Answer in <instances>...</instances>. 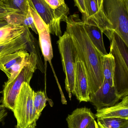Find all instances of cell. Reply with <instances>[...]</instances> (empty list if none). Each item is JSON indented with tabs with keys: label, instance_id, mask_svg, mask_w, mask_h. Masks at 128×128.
<instances>
[{
	"label": "cell",
	"instance_id": "34",
	"mask_svg": "<svg viewBox=\"0 0 128 128\" xmlns=\"http://www.w3.org/2000/svg\"><path fill=\"white\" fill-rule=\"evenodd\" d=\"M16 128H19V126H18L17 125L16 126Z\"/></svg>",
	"mask_w": 128,
	"mask_h": 128
},
{
	"label": "cell",
	"instance_id": "16",
	"mask_svg": "<svg viewBox=\"0 0 128 128\" xmlns=\"http://www.w3.org/2000/svg\"><path fill=\"white\" fill-rule=\"evenodd\" d=\"M39 43L44 58L45 62H48L50 64L52 70H53L52 64V60L53 57V51L51 43L50 34L48 28L38 31Z\"/></svg>",
	"mask_w": 128,
	"mask_h": 128
},
{
	"label": "cell",
	"instance_id": "22",
	"mask_svg": "<svg viewBox=\"0 0 128 128\" xmlns=\"http://www.w3.org/2000/svg\"><path fill=\"white\" fill-rule=\"evenodd\" d=\"M5 3L11 8L18 10L19 12H28L29 6L27 0H6Z\"/></svg>",
	"mask_w": 128,
	"mask_h": 128
},
{
	"label": "cell",
	"instance_id": "12",
	"mask_svg": "<svg viewBox=\"0 0 128 128\" xmlns=\"http://www.w3.org/2000/svg\"><path fill=\"white\" fill-rule=\"evenodd\" d=\"M95 118L90 108L84 107L74 110L66 120L69 128H86Z\"/></svg>",
	"mask_w": 128,
	"mask_h": 128
},
{
	"label": "cell",
	"instance_id": "6",
	"mask_svg": "<svg viewBox=\"0 0 128 128\" xmlns=\"http://www.w3.org/2000/svg\"><path fill=\"white\" fill-rule=\"evenodd\" d=\"M59 38L57 43L61 55L63 71L65 74V88L71 100L74 87L77 54L72 38L67 32L65 31Z\"/></svg>",
	"mask_w": 128,
	"mask_h": 128
},
{
	"label": "cell",
	"instance_id": "26",
	"mask_svg": "<svg viewBox=\"0 0 128 128\" xmlns=\"http://www.w3.org/2000/svg\"><path fill=\"white\" fill-rule=\"evenodd\" d=\"M75 5L78 8L80 12L82 14L85 13L84 0H74Z\"/></svg>",
	"mask_w": 128,
	"mask_h": 128
},
{
	"label": "cell",
	"instance_id": "33",
	"mask_svg": "<svg viewBox=\"0 0 128 128\" xmlns=\"http://www.w3.org/2000/svg\"><path fill=\"white\" fill-rule=\"evenodd\" d=\"M1 0L2 1L4 2L5 3V2H6V0Z\"/></svg>",
	"mask_w": 128,
	"mask_h": 128
},
{
	"label": "cell",
	"instance_id": "9",
	"mask_svg": "<svg viewBox=\"0 0 128 128\" xmlns=\"http://www.w3.org/2000/svg\"><path fill=\"white\" fill-rule=\"evenodd\" d=\"M120 100L115 87L105 80L95 92L89 95V102L97 110L113 106Z\"/></svg>",
	"mask_w": 128,
	"mask_h": 128
},
{
	"label": "cell",
	"instance_id": "20",
	"mask_svg": "<svg viewBox=\"0 0 128 128\" xmlns=\"http://www.w3.org/2000/svg\"><path fill=\"white\" fill-rule=\"evenodd\" d=\"M97 122L100 128H119L128 124V119L114 117L98 118Z\"/></svg>",
	"mask_w": 128,
	"mask_h": 128
},
{
	"label": "cell",
	"instance_id": "30",
	"mask_svg": "<svg viewBox=\"0 0 128 128\" xmlns=\"http://www.w3.org/2000/svg\"><path fill=\"white\" fill-rule=\"evenodd\" d=\"M8 24V23L5 20L0 21V28Z\"/></svg>",
	"mask_w": 128,
	"mask_h": 128
},
{
	"label": "cell",
	"instance_id": "15",
	"mask_svg": "<svg viewBox=\"0 0 128 128\" xmlns=\"http://www.w3.org/2000/svg\"><path fill=\"white\" fill-rule=\"evenodd\" d=\"M5 20L9 24L22 26L31 28L35 34H38L34 18L28 7L27 14L17 12L8 15Z\"/></svg>",
	"mask_w": 128,
	"mask_h": 128
},
{
	"label": "cell",
	"instance_id": "4",
	"mask_svg": "<svg viewBox=\"0 0 128 128\" xmlns=\"http://www.w3.org/2000/svg\"><path fill=\"white\" fill-rule=\"evenodd\" d=\"M34 92L30 84L25 82L17 96L13 112L20 128H35L40 117L34 106Z\"/></svg>",
	"mask_w": 128,
	"mask_h": 128
},
{
	"label": "cell",
	"instance_id": "31",
	"mask_svg": "<svg viewBox=\"0 0 128 128\" xmlns=\"http://www.w3.org/2000/svg\"><path fill=\"white\" fill-rule=\"evenodd\" d=\"M7 16L8 15H0V21L5 20V17Z\"/></svg>",
	"mask_w": 128,
	"mask_h": 128
},
{
	"label": "cell",
	"instance_id": "3",
	"mask_svg": "<svg viewBox=\"0 0 128 128\" xmlns=\"http://www.w3.org/2000/svg\"><path fill=\"white\" fill-rule=\"evenodd\" d=\"M110 42L109 52L115 62L114 86L122 99L128 96V46L115 32Z\"/></svg>",
	"mask_w": 128,
	"mask_h": 128
},
{
	"label": "cell",
	"instance_id": "17",
	"mask_svg": "<svg viewBox=\"0 0 128 128\" xmlns=\"http://www.w3.org/2000/svg\"><path fill=\"white\" fill-rule=\"evenodd\" d=\"M83 27L93 45L102 54H107V53L103 40V33L101 30L97 26L85 24L84 22Z\"/></svg>",
	"mask_w": 128,
	"mask_h": 128
},
{
	"label": "cell",
	"instance_id": "10",
	"mask_svg": "<svg viewBox=\"0 0 128 128\" xmlns=\"http://www.w3.org/2000/svg\"><path fill=\"white\" fill-rule=\"evenodd\" d=\"M89 90L88 76L85 66L78 57L75 65L74 87L72 95L76 96L80 102H88Z\"/></svg>",
	"mask_w": 128,
	"mask_h": 128
},
{
	"label": "cell",
	"instance_id": "36",
	"mask_svg": "<svg viewBox=\"0 0 128 128\" xmlns=\"http://www.w3.org/2000/svg\"><path fill=\"white\" fill-rule=\"evenodd\" d=\"M2 42H3V41H2Z\"/></svg>",
	"mask_w": 128,
	"mask_h": 128
},
{
	"label": "cell",
	"instance_id": "25",
	"mask_svg": "<svg viewBox=\"0 0 128 128\" xmlns=\"http://www.w3.org/2000/svg\"><path fill=\"white\" fill-rule=\"evenodd\" d=\"M51 8L57 9L66 5L64 0H44Z\"/></svg>",
	"mask_w": 128,
	"mask_h": 128
},
{
	"label": "cell",
	"instance_id": "21",
	"mask_svg": "<svg viewBox=\"0 0 128 128\" xmlns=\"http://www.w3.org/2000/svg\"><path fill=\"white\" fill-rule=\"evenodd\" d=\"M48 98L43 91L34 92V104L35 110L38 116H40L41 112L46 106Z\"/></svg>",
	"mask_w": 128,
	"mask_h": 128
},
{
	"label": "cell",
	"instance_id": "7",
	"mask_svg": "<svg viewBox=\"0 0 128 128\" xmlns=\"http://www.w3.org/2000/svg\"><path fill=\"white\" fill-rule=\"evenodd\" d=\"M32 8L48 26L50 34L59 38L62 35L61 22H65L69 13L67 4L57 9L51 8L44 0H27Z\"/></svg>",
	"mask_w": 128,
	"mask_h": 128
},
{
	"label": "cell",
	"instance_id": "19",
	"mask_svg": "<svg viewBox=\"0 0 128 128\" xmlns=\"http://www.w3.org/2000/svg\"><path fill=\"white\" fill-rule=\"evenodd\" d=\"M27 27L8 24L0 28V42L14 39L25 33Z\"/></svg>",
	"mask_w": 128,
	"mask_h": 128
},
{
	"label": "cell",
	"instance_id": "8",
	"mask_svg": "<svg viewBox=\"0 0 128 128\" xmlns=\"http://www.w3.org/2000/svg\"><path fill=\"white\" fill-rule=\"evenodd\" d=\"M85 13L82 14V21L85 24L97 26L111 41L114 32L112 26L94 0H84Z\"/></svg>",
	"mask_w": 128,
	"mask_h": 128
},
{
	"label": "cell",
	"instance_id": "28",
	"mask_svg": "<svg viewBox=\"0 0 128 128\" xmlns=\"http://www.w3.org/2000/svg\"><path fill=\"white\" fill-rule=\"evenodd\" d=\"M86 128H99L95 120L92 121Z\"/></svg>",
	"mask_w": 128,
	"mask_h": 128
},
{
	"label": "cell",
	"instance_id": "14",
	"mask_svg": "<svg viewBox=\"0 0 128 128\" xmlns=\"http://www.w3.org/2000/svg\"><path fill=\"white\" fill-rule=\"evenodd\" d=\"M30 53L27 50H21L5 56L0 58V70L6 74L8 78L12 68L16 64L28 58Z\"/></svg>",
	"mask_w": 128,
	"mask_h": 128
},
{
	"label": "cell",
	"instance_id": "27",
	"mask_svg": "<svg viewBox=\"0 0 128 128\" xmlns=\"http://www.w3.org/2000/svg\"><path fill=\"white\" fill-rule=\"evenodd\" d=\"M5 108L2 104H0V122H3L7 115V112Z\"/></svg>",
	"mask_w": 128,
	"mask_h": 128
},
{
	"label": "cell",
	"instance_id": "2",
	"mask_svg": "<svg viewBox=\"0 0 128 128\" xmlns=\"http://www.w3.org/2000/svg\"><path fill=\"white\" fill-rule=\"evenodd\" d=\"M37 51L30 52L27 63L24 66L18 76L11 82L5 84L2 92V98L1 102L5 108L12 111L14 110L15 104L20 89L24 83L30 84L34 73L37 69L44 72L43 64L40 56Z\"/></svg>",
	"mask_w": 128,
	"mask_h": 128
},
{
	"label": "cell",
	"instance_id": "29",
	"mask_svg": "<svg viewBox=\"0 0 128 128\" xmlns=\"http://www.w3.org/2000/svg\"><path fill=\"white\" fill-rule=\"evenodd\" d=\"M96 2L97 4L98 5V8L100 10H103L102 9V2L103 0H94Z\"/></svg>",
	"mask_w": 128,
	"mask_h": 128
},
{
	"label": "cell",
	"instance_id": "24",
	"mask_svg": "<svg viewBox=\"0 0 128 128\" xmlns=\"http://www.w3.org/2000/svg\"><path fill=\"white\" fill-rule=\"evenodd\" d=\"M18 12L11 8L4 2L0 0V15H9Z\"/></svg>",
	"mask_w": 128,
	"mask_h": 128
},
{
	"label": "cell",
	"instance_id": "1",
	"mask_svg": "<svg viewBox=\"0 0 128 128\" xmlns=\"http://www.w3.org/2000/svg\"><path fill=\"white\" fill-rule=\"evenodd\" d=\"M65 22L66 32L70 35L77 57L85 68L91 94L99 88L103 81L102 62L104 55L90 40L78 14L68 16Z\"/></svg>",
	"mask_w": 128,
	"mask_h": 128
},
{
	"label": "cell",
	"instance_id": "13",
	"mask_svg": "<svg viewBox=\"0 0 128 128\" xmlns=\"http://www.w3.org/2000/svg\"><path fill=\"white\" fill-rule=\"evenodd\" d=\"M121 100L113 106L97 110L95 118L114 117L128 119V96Z\"/></svg>",
	"mask_w": 128,
	"mask_h": 128
},
{
	"label": "cell",
	"instance_id": "18",
	"mask_svg": "<svg viewBox=\"0 0 128 128\" xmlns=\"http://www.w3.org/2000/svg\"><path fill=\"white\" fill-rule=\"evenodd\" d=\"M102 69L104 80H107L111 86H114L115 62L114 58L110 52L103 56Z\"/></svg>",
	"mask_w": 128,
	"mask_h": 128
},
{
	"label": "cell",
	"instance_id": "5",
	"mask_svg": "<svg viewBox=\"0 0 128 128\" xmlns=\"http://www.w3.org/2000/svg\"><path fill=\"white\" fill-rule=\"evenodd\" d=\"M102 9L113 31L128 46V0H103Z\"/></svg>",
	"mask_w": 128,
	"mask_h": 128
},
{
	"label": "cell",
	"instance_id": "11",
	"mask_svg": "<svg viewBox=\"0 0 128 128\" xmlns=\"http://www.w3.org/2000/svg\"><path fill=\"white\" fill-rule=\"evenodd\" d=\"M34 38L28 28L23 34L14 39L0 42V58L9 54L21 50L28 49Z\"/></svg>",
	"mask_w": 128,
	"mask_h": 128
},
{
	"label": "cell",
	"instance_id": "35",
	"mask_svg": "<svg viewBox=\"0 0 128 128\" xmlns=\"http://www.w3.org/2000/svg\"></svg>",
	"mask_w": 128,
	"mask_h": 128
},
{
	"label": "cell",
	"instance_id": "23",
	"mask_svg": "<svg viewBox=\"0 0 128 128\" xmlns=\"http://www.w3.org/2000/svg\"><path fill=\"white\" fill-rule=\"evenodd\" d=\"M29 58H28L22 61L21 62L16 64L12 68L11 70L10 77L8 78L7 81L5 82V84H8L11 82L18 76L24 66L28 62Z\"/></svg>",
	"mask_w": 128,
	"mask_h": 128
},
{
	"label": "cell",
	"instance_id": "32",
	"mask_svg": "<svg viewBox=\"0 0 128 128\" xmlns=\"http://www.w3.org/2000/svg\"><path fill=\"white\" fill-rule=\"evenodd\" d=\"M119 128H128V124H126Z\"/></svg>",
	"mask_w": 128,
	"mask_h": 128
}]
</instances>
